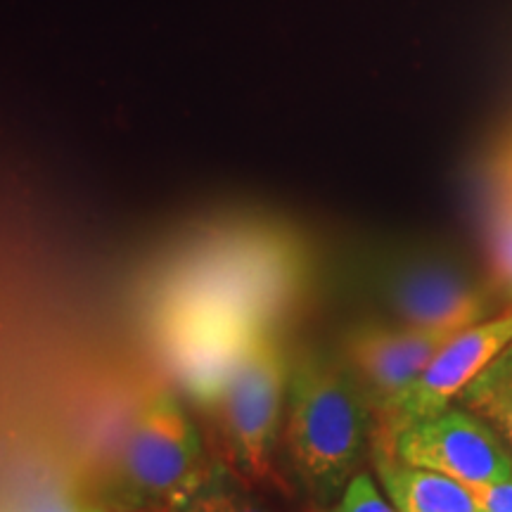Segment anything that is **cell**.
I'll return each mask as SVG.
<instances>
[{
	"mask_svg": "<svg viewBox=\"0 0 512 512\" xmlns=\"http://www.w3.org/2000/svg\"><path fill=\"white\" fill-rule=\"evenodd\" d=\"M370 437L373 408L347 363L304 351L290 370L283 446L306 494L320 505L342 494Z\"/></svg>",
	"mask_w": 512,
	"mask_h": 512,
	"instance_id": "cell-1",
	"label": "cell"
},
{
	"mask_svg": "<svg viewBox=\"0 0 512 512\" xmlns=\"http://www.w3.org/2000/svg\"><path fill=\"white\" fill-rule=\"evenodd\" d=\"M214 475L197 427L171 392H159L128 432L121 453V489L128 512H178Z\"/></svg>",
	"mask_w": 512,
	"mask_h": 512,
	"instance_id": "cell-2",
	"label": "cell"
},
{
	"mask_svg": "<svg viewBox=\"0 0 512 512\" xmlns=\"http://www.w3.org/2000/svg\"><path fill=\"white\" fill-rule=\"evenodd\" d=\"M290 358L273 328L252 339L238 370L221 394L223 437L240 475L252 482H273L275 441L287 403Z\"/></svg>",
	"mask_w": 512,
	"mask_h": 512,
	"instance_id": "cell-3",
	"label": "cell"
},
{
	"mask_svg": "<svg viewBox=\"0 0 512 512\" xmlns=\"http://www.w3.org/2000/svg\"><path fill=\"white\" fill-rule=\"evenodd\" d=\"M510 342L512 309L456 332L418 380L373 420V451H389L403 427L446 411Z\"/></svg>",
	"mask_w": 512,
	"mask_h": 512,
	"instance_id": "cell-4",
	"label": "cell"
},
{
	"mask_svg": "<svg viewBox=\"0 0 512 512\" xmlns=\"http://www.w3.org/2000/svg\"><path fill=\"white\" fill-rule=\"evenodd\" d=\"M384 453L465 486L512 479V448L467 406H448L432 418L403 427Z\"/></svg>",
	"mask_w": 512,
	"mask_h": 512,
	"instance_id": "cell-5",
	"label": "cell"
},
{
	"mask_svg": "<svg viewBox=\"0 0 512 512\" xmlns=\"http://www.w3.org/2000/svg\"><path fill=\"white\" fill-rule=\"evenodd\" d=\"M384 294L408 328L460 332L491 318L484 287L448 261H408L389 275Z\"/></svg>",
	"mask_w": 512,
	"mask_h": 512,
	"instance_id": "cell-6",
	"label": "cell"
},
{
	"mask_svg": "<svg viewBox=\"0 0 512 512\" xmlns=\"http://www.w3.org/2000/svg\"><path fill=\"white\" fill-rule=\"evenodd\" d=\"M456 332L361 325L347 337V366L373 408V420L387 411L427 368Z\"/></svg>",
	"mask_w": 512,
	"mask_h": 512,
	"instance_id": "cell-7",
	"label": "cell"
},
{
	"mask_svg": "<svg viewBox=\"0 0 512 512\" xmlns=\"http://www.w3.org/2000/svg\"><path fill=\"white\" fill-rule=\"evenodd\" d=\"M264 328L271 325H254L204 311H174L169 351L190 394L207 403L219 401L252 339Z\"/></svg>",
	"mask_w": 512,
	"mask_h": 512,
	"instance_id": "cell-8",
	"label": "cell"
},
{
	"mask_svg": "<svg viewBox=\"0 0 512 512\" xmlns=\"http://www.w3.org/2000/svg\"><path fill=\"white\" fill-rule=\"evenodd\" d=\"M373 456L396 512H482L472 491L456 479L403 463L392 453L373 451Z\"/></svg>",
	"mask_w": 512,
	"mask_h": 512,
	"instance_id": "cell-9",
	"label": "cell"
},
{
	"mask_svg": "<svg viewBox=\"0 0 512 512\" xmlns=\"http://www.w3.org/2000/svg\"><path fill=\"white\" fill-rule=\"evenodd\" d=\"M501 434L512 448V342L458 399Z\"/></svg>",
	"mask_w": 512,
	"mask_h": 512,
	"instance_id": "cell-10",
	"label": "cell"
},
{
	"mask_svg": "<svg viewBox=\"0 0 512 512\" xmlns=\"http://www.w3.org/2000/svg\"><path fill=\"white\" fill-rule=\"evenodd\" d=\"M202 501L204 512H275L264 501L249 494V491L238 489L228 479H221L219 470H214V475L204 486Z\"/></svg>",
	"mask_w": 512,
	"mask_h": 512,
	"instance_id": "cell-11",
	"label": "cell"
},
{
	"mask_svg": "<svg viewBox=\"0 0 512 512\" xmlns=\"http://www.w3.org/2000/svg\"><path fill=\"white\" fill-rule=\"evenodd\" d=\"M489 254L496 278L512 290V197H505L491 221Z\"/></svg>",
	"mask_w": 512,
	"mask_h": 512,
	"instance_id": "cell-12",
	"label": "cell"
},
{
	"mask_svg": "<svg viewBox=\"0 0 512 512\" xmlns=\"http://www.w3.org/2000/svg\"><path fill=\"white\" fill-rule=\"evenodd\" d=\"M325 512H396V508L380 494L368 472H356L339 494V501Z\"/></svg>",
	"mask_w": 512,
	"mask_h": 512,
	"instance_id": "cell-13",
	"label": "cell"
},
{
	"mask_svg": "<svg viewBox=\"0 0 512 512\" xmlns=\"http://www.w3.org/2000/svg\"><path fill=\"white\" fill-rule=\"evenodd\" d=\"M482 512H512V479L498 484L467 486Z\"/></svg>",
	"mask_w": 512,
	"mask_h": 512,
	"instance_id": "cell-14",
	"label": "cell"
},
{
	"mask_svg": "<svg viewBox=\"0 0 512 512\" xmlns=\"http://www.w3.org/2000/svg\"><path fill=\"white\" fill-rule=\"evenodd\" d=\"M503 181L510 190V195H505V197H512V152L508 157H505V162H503Z\"/></svg>",
	"mask_w": 512,
	"mask_h": 512,
	"instance_id": "cell-15",
	"label": "cell"
},
{
	"mask_svg": "<svg viewBox=\"0 0 512 512\" xmlns=\"http://www.w3.org/2000/svg\"><path fill=\"white\" fill-rule=\"evenodd\" d=\"M178 512H204V501H202V494L195 498V501H192L188 508H183V510H178Z\"/></svg>",
	"mask_w": 512,
	"mask_h": 512,
	"instance_id": "cell-16",
	"label": "cell"
},
{
	"mask_svg": "<svg viewBox=\"0 0 512 512\" xmlns=\"http://www.w3.org/2000/svg\"><path fill=\"white\" fill-rule=\"evenodd\" d=\"M88 512H128V510H88Z\"/></svg>",
	"mask_w": 512,
	"mask_h": 512,
	"instance_id": "cell-17",
	"label": "cell"
}]
</instances>
